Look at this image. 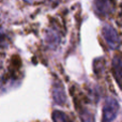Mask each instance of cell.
Here are the masks:
<instances>
[{"mask_svg":"<svg viewBox=\"0 0 122 122\" xmlns=\"http://www.w3.org/2000/svg\"><path fill=\"white\" fill-rule=\"evenodd\" d=\"M93 9L97 16H109L115 10L114 0H93Z\"/></svg>","mask_w":122,"mask_h":122,"instance_id":"2","label":"cell"},{"mask_svg":"<svg viewBox=\"0 0 122 122\" xmlns=\"http://www.w3.org/2000/svg\"><path fill=\"white\" fill-rule=\"evenodd\" d=\"M53 120L54 122H69L66 115L59 110H55L53 112Z\"/></svg>","mask_w":122,"mask_h":122,"instance_id":"6","label":"cell"},{"mask_svg":"<svg viewBox=\"0 0 122 122\" xmlns=\"http://www.w3.org/2000/svg\"><path fill=\"white\" fill-rule=\"evenodd\" d=\"M121 66H122V63H121V58L119 56L114 58L112 60V70H114V74H115V77L117 79V82L118 85H120V79H121Z\"/></svg>","mask_w":122,"mask_h":122,"instance_id":"5","label":"cell"},{"mask_svg":"<svg viewBox=\"0 0 122 122\" xmlns=\"http://www.w3.org/2000/svg\"><path fill=\"white\" fill-rule=\"evenodd\" d=\"M25 1H26V2H32L33 0H25Z\"/></svg>","mask_w":122,"mask_h":122,"instance_id":"9","label":"cell"},{"mask_svg":"<svg viewBox=\"0 0 122 122\" xmlns=\"http://www.w3.org/2000/svg\"><path fill=\"white\" fill-rule=\"evenodd\" d=\"M103 32V36L105 39V41L107 42L108 46L110 47V49H116L120 45V38H119L117 31L109 25H105L102 29Z\"/></svg>","mask_w":122,"mask_h":122,"instance_id":"3","label":"cell"},{"mask_svg":"<svg viewBox=\"0 0 122 122\" xmlns=\"http://www.w3.org/2000/svg\"><path fill=\"white\" fill-rule=\"evenodd\" d=\"M119 112V103L114 97H108L103 106L102 122H112Z\"/></svg>","mask_w":122,"mask_h":122,"instance_id":"1","label":"cell"},{"mask_svg":"<svg viewBox=\"0 0 122 122\" xmlns=\"http://www.w3.org/2000/svg\"><path fill=\"white\" fill-rule=\"evenodd\" d=\"M53 97L54 101L58 105H64L66 102V95H65L64 89L61 86L60 82H55L53 87Z\"/></svg>","mask_w":122,"mask_h":122,"instance_id":"4","label":"cell"},{"mask_svg":"<svg viewBox=\"0 0 122 122\" xmlns=\"http://www.w3.org/2000/svg\"><path fill=\"white\" fill-rule=\"evenodd\" d=\"M6 45H8V38L3 30L0 29V47H5Z\"/></svg>","mask_w":122,"mask_h":122,"instance_id":"8","label":"cell"},{"mask_svg":"<svg viewBox=\"0 0 122 122\" xmlns=\"http://www.w3.org/2000/svg\"><path fill=\"white\" fill-rule=\"evenodd\" d=\"M47 42L51 46H55L59 42V38H58V36L56 33H54V31H48V33H47Z\"/></svg>","mask_w":122,"mask_h":122,"instance_id":"7","label":"cell"}]
</instances>
